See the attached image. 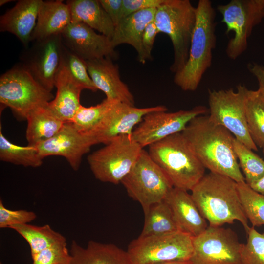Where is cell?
<instances>
[{
  "instance_id": "cell-1",
  "label": "cell",
  "mask_w": 264,
  "mask_h": 264,
  "mask_svg": "<svg viewBox=\"0 0 264 264\" xmlns=\"http://www.w3.org/2000/svg\"><path fill=\"white\" fill-rule=\"evenodd\" d=\"M181 133L205 168L237 183L245 182L233 147L235 137L226 129L201 115L190 121Z\"/></svg>"
},
{
  "instance_id": "cell-2",
  "label": "cell",
  "mask_w": 264,
  "mask_h": 264,
  "mask_svg": "<svg viewBox=\"0 0 264 264\" xmlns=\"http://www.w3.org/2000/svg\"><path fill=\"white\" fill-rule=\"evenodd\" d=\"M193 199L209 226L240 221L246 233L250 229L242 207L237 183L232 178L210 172L191 190Z\"/></svg>"
},
{
  "instance_id": "cell-3",
  "label": "cell",
  "mask_w": 264,
  "mask_h": 264,
  "mask_svg": "<svg viewBox=\"0 0 264 264\" xmlns=\"http://www.w3.org/2000/svg\"><path fill=\"white\" fill-rule=\"evenodd\" d=\"M187 61L175 74V84L184 91H194L211 66L212 52L216 45V12L209 0H199Z\"/></svg>"
},
{
  "instance_id": "cell-4",
  "label": "cell",
  "mask_w": 264,
  "mask_h": 264,
  "mask_svg": "<svg viewBox=\"0 0 264 264\" xmlns=\"http://www.w3.org/2000/svg\"><path fill=\"white\" fill-rule=\"evenodd\" d=\"M148 152L174 187L191 190L205 175V168L190 149L181 132L150 145Z\"/></svg>"
},
{
  "instance_id": "cell-5",
  "label": "cell",
  "mask_w": 264,
  "mask_h": 264,
  "mask_svg": "<svg viewBox=\"0 0 264 264\" xmlns=\"http://www.w3.org/2000/svg\"><path fill=\"white\" fill-rule=\"evenodd\" d=\"M196 18V7L189 0H164L156 8L154 22L158 32L167 34L172 44L174 60L170 70L174 74L187 61Z\"/></svg>"
},
{
  "instance_id": "cell-6",
  "label": "cell",
  "mask_w": 264,
  "mask_h": 264,
  "mask_svg": "<svg viewBox=\"0 0 264 264\" xmlns=\"http://www.w3.org/2000/svg\"><path fill=\"white\" fill-rule=\"evenodd\" d=\"M54 97L41 86L22 64L0 77V102L18 117L26 119L33 111L46 107Z\"/></svg>"
},
{
  "instance_id": "cell-7",
  "label": "cell",
  "mask_w": 264,
  "mask_h": 264,
  "mask_svg": "<svg viewBox=\"0 0 264 264\" xmlns=\"http://www.w3.org/2000/svg\"><path fill=\"white\" fill-rule=\"evenodd\" d=\"M105 145L87 160L97 179L117 184L130 172L143 148L131 135L118 136Z\"/></svg>"
},
{
  "instance_id": "cell-8",
  "label": "cell",
  "mask_w": 264,
  "mask_h": 264,
  "mask_svg": "<svg viewBox=\"0 0 264 264\" xmlns=\"http://www.w3.org/2000/svg\"><path fill=\"white\" fill-rule=\"evenodd\" d=\"M121 183L128 195L141 204L144 212L151 205L164 200L174 187L165 174L144 149Z\"/></svg>"
},
{
  "instance_id": "cell-9",
  "label": "cell",
  "mask_w": 264,
  "mask_h": 264,
  "mask_svg": "<svg viewBox=\"0 0 264 264\" xmlns=\"http://www.w3.org/2000/svg\"><path fill=\"white\" fill-rule=\"evenodd\" d=\"M193 237L179 230L132 240L127 251L135 264L188 261L193 253Z\"/></svg>"
},
{
  "instance_id": "cell-10",
  "label": "cell",
  "mask_w": 264,
  "mask_h": 264,
  "mask_svg": "<svg viewBox=\"0 0 264 264\" xmlns=\"http://www.w3.org/2000/svg\"><path fill=\"white\" fill-rule=\"evenodd\" d=\"M247 88L239 84L237 90H209V118L214 123L229 131L234 137L253 151L258 147L253 141L248 129L245 97Z\"/></svg>"
},
{
  "instance_id": "cell-11",
  "label": "cell",
  "mask_w": 264,
  "mask_h": 264,
  "mask_svg": "<svg viewBox=\"0 0 264 264\" xmlns=\"http://www.w3.org/2000/svg\"><path fill=\"white\" fill-rule=\"evenodd\" d=\"M217 9L226 25L225 33H234L227 44L226 53L230 59L236 60L247 49L253 28L264 18V0H232L218 5Z\"/></svg>"
},
{
  "instance_id": "cell-12",
  "label": "cell",
  "mask_w": 264,
  "mask_h": 264,
  "mask_svg": "<svg viewBox=\"0 0 264 264\" xmlns=\"http://www.w3.org/2000/svg\"><path fill=\"white\" fill-rule=\"evenodd\" d=\"M243 244L230 228L208 226L193 237L191 264H242Z\"/></svg>"
},
{
  "instance_id": "cell-13",
  "label": "cell",
  "mask_w": 264,
  "mask_h": 264,
  "mask_svg": "<svg viewBox=\"0 0 264 264\" xmlns=\"http://www.w3.org/2000/svg\"><path fill=\"white\" fill-rule=\"evenodd\" d=\"M208 111L209 109L206 107L198 106L189 110L150 112L144 116L131 135L143 148L173 134L181 132L193 118L205 115Z\"/></svg>"
},
{
  "instance_id": "cell-14",
  "label": "cell",
  "mask_w": 264,
  "mask_h": 264,
  "mask_svg": "<svg viewBox=\"0 0 264 264\" xmlns=\"http://www.w3.org/2000/svg\"><path fill=\"white\" fill-rule=\"evenodd\" d=\"M168 110L163 105L136 108L113 100L108 110L95 127L85 134L93 145L106 144L121 135H132L136 125L146 114L157 111Z\"/></svg>"
},
{
  "instance_id": "cell-15",
  "label": "cell",
  "mask_w": 264,
  "mask_h": 264,
  "mask_svg": "<svg viewBox=\"0 0 264 264\" xmlns=\"http://www.w3.org/2000/svg\"><path fill=\"white\" fill-rule=\"evenodd\" d=\"M33 42L23 55L22 64L41 86L51 92L61 66V34Z\"/></svg>"
},
{
  "instance_id": "cell-16",
  "label": "cell",
  "mask_w": 264,
  "mask_h": 264,
  "mask_svg": "<svg viewBox=\"0 0 264 264\" xmlns=\"http://www.w3.org/2000/svg\"><path fill=\"white\" fill-rule=\"evenodd\" d=\"M61 36L64 45L84 61L118 57L109 37L83 23L71 22Z\"/></svg>"
},
{
  "instance_id": "cell-17",
  "label": "cell",
  "mask_w": 264,
  "mask_h": 264,
  "mask_svg": "<svg viewBox=\"0 0 264 264\" xmlns=\"http://www.w3.org/2000/svg\"><path fill=\"white\" fill-rule=\"evenodd\" d=\"M92 145L91 140L79 132L72 122H66L55 135L35 146L43 158L52 155L63 156L74 171H77L83 156Z\"/></svg>"
},
{
  "instance_id": "cell-18",
  "label": "cell",
  "mask_w": 264,
  "mask_h": 264,
  "mask_svg": "<svg viewBox=\"0 0 264 264\" xmlns=\"http://www.w3.org/2000/svg\"><path fill=\"white\" fill-rule=\"evenodd\" d=\"M88 74L96 88L106 98L134 106V98L128 86L121 80L118 66L110 57L85 61Z\"/></svg>"
},
{
  "instance_id": "cell-19",
  "label": "cell",
  "mask_w": 264,
  "mask_h": 264,
  "mask_svg": "<svg viewBox=\"0 0 264 264\" xmlns=\"http://www.w3.org/2000/svg\"><path fill=\"white\" fill-rule=\"evenodd\" d=\"M170 207L178 230L198 236L208 227L191 194L173 187L164 199Z\"/></svg>"
},
{
  "instance_id": "cell-20",
  "label": "cell",
  "mask_w": 264,
  "mask_h": 264,
  "mask_svg": "<svg viewBox=\"0 0 264 264\" xmlns=\"http://www.w3.org/2000/svg\"><path fill=\"white\" fill-rule=\"evenodd\" d=\"M42 0H20L0 17V31L15 35L28 47Z\"/></svg>"
},
{
  "instance_id": "cell-21",
  "label": "cell",
  "mask_w": 264,
  "mask_h": 264,
  "mask_svg": "<svg viewBox=\"0 0 264 264\" xmlns=\"http://www.w3.org/2000/svg\"><path fill=\"white\" fill-rule=\"evenodd\" d=\"M55 87L57 88L56 95L47 106L63 122H71L81 106L80 94L84 88L75 81L61 65Z\"/></svg>"
},
{
  "instance_id": "cell-22",
  "label": "cell",
  "mask_w": 264,
  "mask_h": 264,
  "mask_svg": "<svg viewBox=\"0 0 264 264\" xmlns=\"http://www.w3.org/2000/svg\"><path fill=\"white\" fill-rule=\"evenodd\" d=\"M157 8L142 10L122 19L115 27L113 36L111 40L115 48L121 44H128L133 47L137 53L138 61L144 64L142 47V37L147 25L154 21Z\"/></svg>"
},
{
  "instance_id": "cell-23",
  "label": "cell",
  "mask_w": 264,
  "mask_h": 264,
  "mask_svg": "<svg viewBox=\"0 0 264 264\" xmlns=\"http://www.w3.org/2000/svg\"><path fill=\"white\" fill-rule=\"evenodd\" d=\"M69 251L68 264H135L127 251L112 244L90 241L84 248L73 241Z\"/></svg>"
},
{
  "instance_id": "cell-24",
  "label": "cell",
  "mask_w": 264,
  "mask_h": 264,
  "mask_svg": "<svg viewBox=\"0 0 264 264\" xmlns=\"http://www.w3.org/2000/svg\"><path fill=\"white\" fill-rule=\"evenodd\" d=\"M71 22V12L66 2L60 0H43L32 34V41L61 34Z\"/></svg>"
},
{
  "instance_id": "cell-25",
  "label": "cell",
  "mask_w": 264,
  "mask_h": 264,
  "mask_svg": "<svg viewBox=\"0 0 264 264\" xmlns=\"http://www.w3.org/2000/svg\"><path fill=\"white\" fill-rule=\"evenodd\" d=\"M71 22H82L111 40L115 26L99 0H68Z\"/></svg>"
},
{
  "instance_id": "cell-26",
  "label": "cell",
  "mask_w": 264,
  "mask_h": 264,
  "mask_svg": "<svg viewBox=\"0 0 264 264\" xmlns=\"http://www.w3.org/2000/svg\"><path fill=\"white\" fill-rule=\"evenodd\" d=\"M47 106L35 110L26 119L27 126L25 136L28 145L35 146L51 138L65 123Z\"/></svg>"
},
{
  "instance_id": "cell-27",
  "label": "cell",
  "mask_w": 264,
  "mask_h": 264,
  "mask_svg": "<svg viewBox=\"0 0 264 264\" xmlns=\"http://www.w3.org/2000/svg\"><path fill=\"white\" fill-rule=\"evenodd\" d=\"M245 112L250 135L257 147H264V91L247 88L245 91Z\"/></svg>"
},
{
  "instance_id": "cell-28",
  "label": "cell",
  "mask_w": 264,
  "mask_h": 264,
  "mask_svg": "<svg viewBox=\"0 0 264 264\" xmlns=\"http://www.w3.org/2000/svg\"><path fill=\"white\" fill-rule=\"evenodd\" d=\"M144 213L145 221L140 237L161 235L178 231L171 210L164 200L151 205Z\"/></svg>"
},
{
  "instance_id": "cell-29",
  "label": "cell",
  "mask_w": 264,
  "mask_h": 264,
  "mask_svg": "<svg viewBox=\"0 0 264 264\" xmlns=\"http://www.w3.org/2000/svg\"><path fill=\"white\" fill-rule=\"evenodd\" d=\"M9 228L16 231L26 241L31 255L56 244L66 242L64 236L48 224L38 226L27 223L13 225Z\"/></svg>"
},
{
  "instance_id": "cell-30",
  "label": "cell",
  "mask_w": 264,
  "mask_h": 264,
  "mask_svg": "<svg viewBox=\"0 0 264 264\" xmlns=\"http://www.w3.org/2000/svg\"><path fill=\"white\" fill-rule=\"evenodd\" d=\"M43 159L35 145H16L9 141L0 128V159L24 167L37 168L42 165Z\"/></svg>"
},
{
  "instance_id": "cell-31",
  "label": "cell",
  "mask_w": 264,
  "mask_h": 264,
  "mask_svg": "<svg viewBox=\"0 0 264 264\" xmlns=\"http://www.w3.org/2000/svg\"><path fill=\"white\" fill-rule=\"evenodd\" d=\"M233 147L245 182L250 185L258 181L264 175V160L235 138Z\"/></svg>"
},
{
  "instance_id": "cell-32",
  "label": "cell",
  "mask_w": 264,
  "mask_h": 264,
  "mask_svg": "<svg viewBox=\"0 0 264 264\" xmlns=\"http://www.w3.org/2000/svg\"><path fill=\"white\" fill-rule=\"evenodd\" d=\"M237 189L243 211L252 227L264 225V195L245 182L237 183Z\"/></svg>"
},
{
  "instance_id": "cell-33",
  "label": "cell",
  "mask_w": 264,
  "mask_h": 264,
  "mask_svg": "<svg viewBox=\"0 0 264 264\" xmlns=\"http://www.w3.org/2000/svg\"><path fill=\"white\" fill-rule=\"evenodd\" d=\"M112 100L106 98L95 106L86 107L81 105L71 122L81 133L84 134L88 133L105 115Z\"/></svg>"
},
{
  "instance_id": "cell-34",
  "label": "cell",
  "mask_w": 264,
  "mask_h": 264,
  "mask_svg": "<svg viewBox=\"0 0 264 264\" xmlns=\"http://www.w3.org/2000/svg\"><path fill=\"white\" fill-rule=\"evenodd\" d=\"M61 65L65 67L75 81L84 89L93 92L98 90L88 74L85 61L70 51L64 44Z\"/></svg>"
},
{
  "instance_id": "cell-35",
  "label": "cell",
  "mask_w": 264,
  "mask_h": 264,
  "mask_svg": "<svg viewBox=\"0 0 264 264\" xmlns=\"http://www.w3.org/2000/svg\"><path fill=\"white\" fill-rule=\"evenodd\" d=\"M246 234L247 242L242 251V264H264V232L261 233L251 227Z\"/></svg>"
},
{
  "instance_id": "cell-36",
  "label": "cell",
  "mask_w": 264,
  "mask_h": 264,
  "mask_svg": "<svg viewBox=\"0 0 264 264\" xmlns=\"http://www.w3.org/2000/svg\"><path fill=\"white\" fill-rule=\"evenodd\" d=\"M31 256L32 264H68L71 260L66 242L56 244Z\"/></svg>"
},
{
  "instance_id": "cell-37",
  "label": "cell",
  "mask_w": 264,
  "mask_h": 264,
  "mask_svg": "<svg viewBox=\"0 0 264 264\" xmlns=\"http://www.w3.org/2000/svg\"><path fill=\"white\" fill-rule=\"evenodd\" d=\"M33 211L25 210H12L6 208L1 199L0 200V228H10L11 226L27 224L36 218Z\"/></svg>"
},
{
  "instance_id": "cell-38",
  "label": "cell",
  "mask_w": 264,
  "mask_h": 264,
  "mask_svg": "<svg viewBox=\"0 0 264 264\" xmlns=\"http://www.w3.org/2000/svg\"><path fill=\"white\" fill-rule=\"evenodd\" d=\"M163 1L164 0H123L121 19L142 10L157 8Z\"/></svg>"
},
{
  "instance_id": "cell-39",
  "label": "cell",
  "mask_w": 264,
  "mask_h": 264,
  "mask_svg": "<svg viewBox=\"0 0 264 264\" xmlns=\"http://www.w3.org/2000/svg\"><path fill=\"white\" fill-rule=\"evenodd\" d=\"M159 33L154 21L146 27L142 37V47L146 61L151 60L152 51L157 34Z\"/></svg>"
},
{
  "instance_id": "cell-40",
  "label": "cell",
  "mask_w": 264,
  "mask_h": 264,
  "mask_svg": "<svg viewBox=\"0 0 264 264\" xmlns=\"http://www.w3.org/2000/svg\"><path fill=\"white\" fill-rule=\"evenodd\" d=\"M99 1L115 27L121 19L123 0H99Z\"/></svg>"
},
{
  "instance_id": "cell-41",
  "label": "cell",
  "mask_w": 264,
  "mask_h": 264,
  "mask_svg": "<svg viewBox=\"0 0 264 264\" xmlns=\"http://www.w3.org/2000/svg\"><path fill=\"white\" fill-rule=\"evenodd\" d=\"M248 69L257 79L259 88L264 91V66L254 63L249 65Z\"/></svg>"
},
{
  "instance_id": "cell-42",
  "label": "cell",
  "mask_w": 264,
  "mask_h": 264,
  "mask_svg": "<svg viewBox=\"0 0 264 264\" xmlns=\"http://www.w3.org/2000/svg\"><path fill=\"white\" fill-rule=\"evenodd\" d=\"M249 186L255 191L264 195V175L258 181Z\"/></svg>"
},
{
  "instance_id": "cell-43",
  "label": "cell",
  "mask_w": 264,
  "mask_h": 264,
  "mask_svg": "<svg viewBox=\"0 0 264 264\" xmlns=\"http://www.w3.org/2000/svg\"><path fill=\"white\" fill-rule=\"evenodd\" d=\"M158 264H191L189 261H173Z\"/></svg>"
},
{
  "instance_id": "cell-44",
  "label": "cell",
  "mask_w": 264,
  "mask_h": 264,
  "mask_svg": "<svg viewBox=\"0 0 264 264\" xmlns=\"http://www.w3.org/2000/svg\"><path fill=\"white\" fill-rule=\"evenodd\" d=\"M14 0H0V6H1L5 4H7L9 2H11Z\"/></svg>"
},
{
  "instance_id": "cell-45",
  "label": "cell",
  "mask_w": 264,
  "mask_h": 264,
  "mask_svg": "<svg viewBox=\"0 0 264 264\" xmlns=\"http://www.w3.org/2000/svg\"><path fill=\"white\" fill-rule=\"evenodd\" d=\"M263 153H264V148H263Z\"/></svg>"
},
{
  "instance_id": "cell-46",
  "label": "cell",
  "mask_w": 264,
  "mask_h": 264,
  "mask_svg": "<svg viewBox=\"0 0 264 264\" xmlns=\"http://www.w3.org/2000/svg\"></svg>"
}]
</instances>
